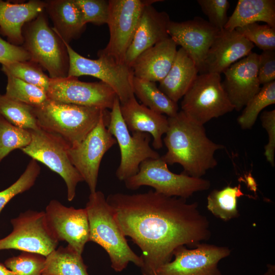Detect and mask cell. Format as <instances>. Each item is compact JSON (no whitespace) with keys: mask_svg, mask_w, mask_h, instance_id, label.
I'll use <instances>...</instances> for the list:
<instances>
[{"mask_svg":"<svg viewBox=\"0 0 275 275\" xmlns=\"http://www.w3.org/2000/svg\"><path fill=\"white\" fill-rule=\"evenodd\" d=\"M106 199L123 235L142 251L143 275H155L178 247L196 246L210 236L208 220L196 202L152 190L112 194Z\"/></svg>","mask_w":275,"mask_h":275,"instance_id":"obj_1","label":"cell"},{"mask_svg":"<svg viewBox=\"0 0 275 275\" xmlns=\"http://www.w3.org/2000/svg\"><path fill=\"white\" fill-rule=\"evenodd\" d=\"M168 129L163 142L167 148L160 157L168 165L180 164L183 173L201 178L217 164L215 152L224 148L222 144L211 141L203 125L187 117L181 111L168 117Z\"/></svg>","mask_w":275,"mask_h":275,"instance_id":"obj_2","label":"cell"},{"mask_svg":"<svg viewBox=\"0 0 275 275\" xmlns=\"http://www.w3.org/2000/svg\"><path fill=\"white\" fill-rule=\"evenodd\" d=\"M89 225V241L101 246L107 253L111 267L116 272L125 269L129 262L142 268L143 261L130 248L103 193H90L85 207Z\"/></svg>","mask_w":275,"mask_h":275,"instance_id":"obj_3","label":"cell"},{"mask_svg":"<svg viewBox=\"0 0 275 275\" xmlns=\"http://www.w3.org/2000/svg\"><path fill=\"white\" fill-rule=\"evenodd\" d=\"M107 111L49 99L33 107L39 128L59 137L69 147L81 143Z\"/></svg>","mask_w":275,"mask_h":275,"instance_id":"obj_4","label":"cell"},{"mask_svg":"<svg viewBox=\"0 0 275 275\" xmlns=\"http://www.w3.org/2000/svg\"><path fill=\"white\" fill-rule=\"evenodd\" d=\"M23 47L31 61L48 72L50 78L68 76L69 58L62 39L51 28L45 11L22 28Z\"/></svg>","mask_w":275,"mask_h":275,"instance_id":"obj_5","label":"cell"},{"mask_svg":"<svg viewBox=\"0 0 275 275\" xmlns=\"http://www.w3.org/2000/svg\"><path fill=\"white\" fill-rule=\"evenodd\" d=\"M124 182L128 189L135 190L142 186H149L157 193L185 199L195 193L206 190L210 186L208 180L190 176L183 173H173L160 157L143 161L137 174Z\"/></svg>","mask_w":275,"mask_h":275,"instance_id":"obj_6","label":"cell"},{"mask_svg":"<svg viewBox=\"0 0 275 275\" xmlns=\"http://www.w3.org/2000/svg\"><path fill=\"white\" fill-rule=\"evenodd\" d=\"M181 108L189 119L203 125L234 110L222 86L221 74L215 73L198 75L182 97Z\"/></svg>","mask_w":275,"mask_h":275,"instance_id":"obj_7","label":"cell"},{"mask_svg":"<svg viewBox=\"0 0 275 275\" xmlns=\"http://www.w3.org/2000/svg\"><path fill=\"white\" fill-rule=\"evenodd\" d=\"M63 42L69 58L68 76L89 75L100 79L115 92L121 104L135 97L132 89L134 75L131 68L98 52L97 59L87 58L76 52L69 44Z\"/></svg>","mask_w":275,"mask_h":275,"instance_id":"obj_8","label":"cell"},{"mask_svg":"<svg viewBox=\"0 0 275 275\" xmlns=\"http://www.w3.org/2000/svg\"><path fill=\"white\" fill-rule=\"evenodd\" d=\"M107 128L120 148V162L116 172L119 180L124 181L136 174L140 165L145 160L160 157L159 153L150 146V134L142 132L130 133L122 118L118 97L109 113Z\"/></svg>","mask_w":275,"mask_h":275,"instance_id":"obj_9","label":"cell"},{"mask_svg":"<svg viewBox=\"0 0 275 275\" xmlns=\"http://www.w3.org/2000/svg\"><path fill=\"white\" fill-rule=\"evenodd\" d=\"M162 0H109L107 24L109 39L106 47L98 52L120 64L130 46L144 9Z\"/></svg>","mask_w":275,"mask_h":275,"instance_id":"obj_10","label":"cell"},{"mask_svg":"<svg viewBox=\"0 0 275 275\" xmlns=\"http://www.w3.org/2000/svg\"><path fill=\"white\" fill-rule=\"evenodd\" d=\"M30 131L31 142L21 150L59 174L66 183L67 200L72 201L77 184L84 180L69 158V147L59 137L40 128Z\"/></svg>","mask_w":275,"mask_h":275,"instance_id":"obj_11","label":"cell"},{"mask_svg":"<svg viewBox=\"0 0 275 275\" xmlns=\"http://www.w3.org/2000/svg\"><path fill=\"white\" fill-rule=\"evenodd\" d=\"M10 222L13 231L0 239V250L15 249L46 257L56 249L59 241L48 226L45 211L29 210Z\"/></svg>","mask_w":275,"mask_h":275,"instance_id":"obj_12","label":"cell"},{"mask_svg":"<svg viewBox=\"0 0 275 275\" xmlns=\"http://www.w3.org/2000/svg\"><path fill=\"white\" fill-rule=\"evenodd\" d=\"M108 111L96 127L79 144L67 149L69 158L82 177L90 191H96L101 161L106 152L117 141L107 128L109 119Z\"/></svg>","mask_w":275,"mask_h":275,"instance_id":"obj_13","label":"cell"},{"mask_svg":"<svg viewBox=\"0 0 275 275\" xmlns=\"http://www.w3.org/2000/svg\"><path fill=\"white\" fill-rule=\"evenodd\" d=\"M49 100L65 103L112 109L117 97L115 92L102 82H84L78 77L50 78L46 91Z\"/></svg>","mask_w":275,"mask_h":275,"instance_id":"obj_14","label":"cell"},{"mask_svg":"<svg viewBox=\"0 0 275 275\" xmlns=\"http://www.w3.org/2000/svg\"><path fill=\"white\" fill-rule=\"evenodd\" d=\"M193 249L177 248L174 260L164 264L155 275H221L218 262L230 254L227 247L199 243Z\"/></svg>","mask_w":275,"mask_h":275,"instance_id":"obj_15","label":"cell"},{"mask_svg":"<svg viewBox=\"0 0 275 275\" xmlns=\"http://www.w3.org/2000/svg\"><path fill=\"white\" fill-rule=\"evenodd\" d=\"M48 226L59 241H66L81 255L89 241V225L86 208L66 207L56 200L50 201L45 209Z\"/></svg>","mask_w":275,"mask_h":275,"instance_id":"obj_16","label":"cell"},{"mask_svg":"<svg viewBox=\"0 0 275 275\" xmlns=\"http://www.w3.org/2000/svg\"><path fill=\"white\" fill-rule=\"evenodd\" d=\"M168 34L196 64L201 73L208 50L219 30L200 17L182 22L171 20Z\"/></svg>","mask_w":275,"mask_h":275,"instance_id":"obj_17","label":"cell"},{"mask_svg":"<svg viewBox=\"0 0 275 275\" xmlns=\"http://www.w3.org/2000/svg\"><path fill=\"white\" fill-rule=\"evenodd\" d=\"M259 56L251 52L224 72L222 86L234 110H241L261 89L258 77Z\"/></svg>","mask_w":275,"mask_h":275,"instance_id":"obj_18","label":"cell"},{"mask_svg":"<svg viewBox=\"0 0 275 275\" xmlns=\"http://www.w3.org/2000/svg\"><path fill=\"white\" fill-rule=\"evenodd\" d=\"M254 46L235 30L219 31L208 50L200 74L224 73L252 52Z\"/></svg>","mask_w":275,"mask_h":275,"instance_id":"obj_19","label":"cell"},{"mask_svg":"<svg viewBox=\"0 0 275 275\" xmlns=\"http://www.w3.org/2000/svg\"><path fill=\"white\" fill-rule=\"evenodd\" d=\"M170 21V17L166 12L157 11L152 5L145 7L126 53L124 63L131 68L140 54L170 37L167 30Z\"/></svg>","mask_w":275,"mask_h":275,"instance_id":"obj_20","label":"cell"},{"mask_svg":"<svg viewBox=\"0 0 275 275\" xmlns=\"http://www.w3.org/2000/svg\"><path fill=\"white\" fill-rule=\"evenodd\" d=\"M177 45L170 37L140 54L131 68L134 77L159 82L167 74L177 52Z\"/></svg>","mask_w":275,"mask_h":275,"instance_id":"obj_21","label":"cell"},{"mask_svg":"<svg viewBox=\"0 0 275 275\" xmlns=\"http://www.w3.org/2000/svg\"><path fill=\"white\" fill-rule=\"evenodd\" d=\"M120 111L129 131L149 133L152 136V146L155 149L163 147L162 136L168 129V117L140 104L135 97L120 103Z\"/></svg>","mask_w":275,"mask_h":275,"instance_id":"obj_22","label":"cell"},{"mask_svg":"<svg viewBox=\"0 0 275 275\" xmlns=\"http://www.w3.org/2000/svg\"><path fill=\"white\" fill-rule=\"evenodd\" d=\"M45 1L31 0L12 3L0 0V34L7 41L18 46L23 44L22 28L44 12Z\"/></svg>","mask_w":275,"mask_h":275,"instance_id":"obj_23","label":"cell"},{"mask_svg":"<svg viewBox=\"0 0 275 275\" xmlns=\"http://www.w3.org/2000/svg\"><path fill=\"white\" fill-rule=\"evenodd\" d=\"M45 10L54 25L55 32L65 42L78 39L84 32L85 23L75 0L45 1Z\"/></svg>","mask_w":275,"mask_h":275,"instance_id":"obj_24","label":"cell"},{"mask_svg":"<svg viewBox=\"0 0 275 275\" xmlns=\"http://www.w3.org/2000/svg\"><path fill=\"white\" fill-rule=\"evenodd\" d=\"M198 73L194 62L180 47L177 50L170 70L159 82L158 88L170 99L177 103L189 89Z\"/></svg>","mask_w":275,"mask_h":275,"instance_id":"obj_25","label":"cell"},{"mask_svg":"<svg viewBox=\"0 0 275 275\" xmlns=\"http://www.w3.org/2000/svg\"><path fill=\"white\" fill-rule=\"evenodd\" d=\"M260 21L275 29L274 0H239L224 29L234 30Z\"/></svg>","mask_w":275,"mask_h":275,"instance_id":"obj_26","label":"cell"},{"mask_svg":"<svg viewBox=\"0 0 275 275\" xmlns=\"http://www.w3.org/2000/svg\"><path fill=\"white\" fill-rule=\"evenodd\" d=\"M81 255L70 246H60L45 257L41 275H89Z\"/></svg>","mask_w":275,"mask_h":275,"instance_id":"obj_27","label":"cell"},{"mask_svg":"<svg viewBox=\"0 0 275 275\" xmlns=\"http://www.w3.org/2000/svg\"><path fill=\"white\" fill-rule=\"evenodd\" d=\"M132 89L134 96L142 104L150 109L168 117L175 115L179 111L177 103L170 99L154 82L133 77Z\"/></svg>","mask_w":275,"mask_h":275,"instance_id":"obj_28","label":"cell"},{"mask_svg":"<svg viewBox=\"0 0 275 275\" xmlns=\"http://www.w3.org/2000/svg\"><path fill=\"white\" fill-rule=\"evenodd\" d=\"M244 196L241 186L214 189L207 197V209L216 217L227 221L239 216L237 199Z\"/></svg>","mask_w":275,"mask_h":275,"instance_id":"obj_29","label":"cell"},{"mask_svg":"<svg viewBox=\"0 0 275 275\" xmlns=\"http://www.w3.org/2000/svg\"><path fill=\"white\" fill-rule=\"evenodd\" d=\"M0 115L16 126L29 130L39 128L33 107L0 94Z\"/></svg>","mask_w":275,"mask_h":275,"instance_id":"obj_30","label":"cell"},{"mask_svg":"<svg viewBox=\"0 0 275 275\" xmlns=\"http://www.w3.org/2000/svg\"><path fill=\"white\" fill-rule=\"evenodd\" d=\"M274 103L275 80L263 85L260 91L248 102L237 119L238 123L243 129H251L262 110Z\"/></svg>","mask_w":275,"mask_h":275,"instance_id":"obj_31","label":"cell"},{"mask_svg":"<svg viewBox=\"0 0 275 275\" xmlns=\"http://www.w3.org/2000/svg\"><path fill=\"white\" fill-rule=\"evenodd\" d=\"M7 77L5 94L8 97L32 107L39 106L48 100L46 92L40 88L11 75Z\"/></svg>","mask_w":275,"mask_h":275,"instance_id":"obj_32","label":"cell"},{"mask_svg":"<svg viewBox=\"0 0 275 275\" xmlns=\"http://www.w3.org/2000/svg\"><path fill=\"white\" fill-rule=\"evenodd\" d=\"M1 70L6 76H14L46 92L48 88L50 78L39 65L31 60L2 65Z\"/></svg>","mask_w":275,"mask_h":275,"instance_id":"obj_33","label":"cell"},{"mask_svg":"<svg viewBox=\"0 0 275 275\" xmlns=\"http://www.w3.org/2000/svg\"><path fill=\"white\" fill-rule=\"evenodd\" d=\"M30 130L12 124L0 115V163L12 151L31 142Z\"/></svg>","mask_w":275,"mask_h":275,"instance_id":"obj_34","label":"cell"},{"mask_svg":"<svg viewBox=\"0 0 275 275\" xmlns=\"http://www.w3.org/2000/svg\"><path fill=\"white\" fill-rule=\"evenodd\" d=\"M40 170L38 161L32 158L20 177L9 187L0 191V213L14 197L29 190L34 185Z\"/></svg>","mask_w":275,"mask_h":275,"instance_id":"obj_35","label":"cell"},{"mask_svg":"<svg viewBox=\"0 0 275 275\" xmlns=\"http://www.w3.org/2000/svg\"><path fill=\"white\" fill-rule=\"evenodd\" d=\"M240 35L264 50H275V29L267 24L253 23L235 29Z\"/></svg>","mask_w":275,"mask_h":275,"instance_id":"obj_36","label":"cell"},{"mask_svg":"<svg viewBox=\"0 0 275 275\" xmlns=\"http://www.w3.org/2000/svg\"><path fill=\"white\" fill-rule=\"evenodd\" d=\"M45 261L42 255L23 252L6 260L5 265L17 275H41Z\"/></svg>","mask_w":275,"mask_h":275,"instance_id":"obj_37","label":"cell"},{"mask_svg":"<svg viewBox=\"0 0 275 275\" xmlns=\"http://www.w3.org/2000/svg\"><path fill=\"white\" fill-rule=\"evenodd\" d=\"M78 6L84 21L101 25L106 24L108 16L109 3L106 0H75Z\"/></svg>","mask_w":275,"mask_h":275,"instance_id":"obj_38","label":"cell"},{"mask_svg":"<svg viewBox=\"0 0 275 275\" xmlns=\"http://www.w3.org/2000/svg\"><path fill=\"white\" fill-rule=\"evenodd\" d=\"M197 3L212 26L219 31L224 29L228 20V0H198Z\"/></svg>","mask_w":275,"mask_h":275,"instance_id":"obj_39","label":"cell"},{"mask_svg":"<svg viewBox=\"0 0 275 275\" xmlns=\"http://www.w3.org/2000/svg\"><path fill=\"white\" fill-rule=\"evenodd\" d=\"M263 127L268 134V143L264 147V155L268 162L274 166L275 109L263 111L260 115Z\"/></svg>","mask_w":275,"mask_h":275,"instance_id":"obj_40","label":"cell"},{"mask_svg":"<svg viewBox=\"0 0 275 275\" xmlns=\"http://www.w3.org/2000/svg\"><path fill=\"white\" fill-rule=\"evenodd\" d=\"M30 60L29 52L23 46L13 44L4 40L0 34V64L2 65Z\"/></svg>","mask_w":275,"mask_h":275,"instance_id":"obj_41","label":"cell"},{"mask_svg":"<svg viewBox=\"0 0 275 275\" xmlns=\"http://www.w3.org/2000/svg\"><path fill=\"white\" fill-rule=\"evenodd\" d=\"M258 77L260 85L275 80V50H264L259 54Z\"/></svg>","mask_w":275,"mask_h":275,"instance_id":"obj_42","label":"cell"},{"mask_svg":"<svg viewBox=\"0 0 275 275\" xmlns=\"http://www.w3.org/2000/svg\"><path fill=\"white\" fill-rule=\"evenodd\" d=\"M0 275H17L8 268L5 265L0 263Z\"/></svg>","mask_w":275,"mask_h":275,"instance_id":"obj_43","label":"cell"},{"mask_svg":"<svg viewBox=\"0 0 275 275\" xmlns=\"http://www.w3.org/2000/svg\"><path fill=\"white\" fill-rule=\"evenodd\" d=\"M266 272L264 275H275V266L274 265L268 264Z\"/></svg>","mask_w":275,"mask_h":275,"instance_id":"obj_44","label":"cell"}]
</instances>
